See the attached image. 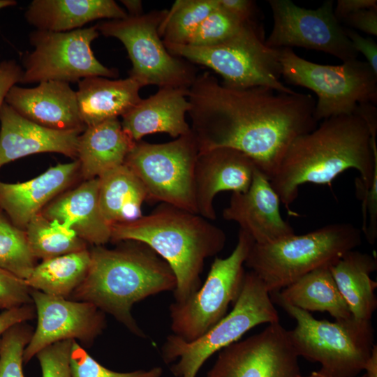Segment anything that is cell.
<instances>
[{
	"mask_svg": "<svg viewBox=\"0 0 377 377\" xmlns=\"http://www.w3.org/2000/svg\"><path fill=\"white\" fill-rule=\"evenodd\" d=\"M168 52L191 64L205 66L223 77V84L237 89L266 87L293 94L281 81L279 49L267 46L256 21L228 40L214 46L165 45Z\"/></svg>",
	"mask_w": 377,
	"mask_h": 377,
	"instance_id": "cell-8",
	"label": "cell"
},
{
	"mask_svg": "<svg viewBox=\"0 0 377 377\" xmlns=\"http://www.w3.org/2000/svg\"><path fill=\"white\" fill-rule=\"evenodd\" d=\"M298 357L279 321L221 350L207 377H300Z\"/></svg>",
	"mask_w": 377,
	"mask_h": 377,
	"instance_id": "cell-15",
	"label": "cell"
},
{
	"mask_svg": "<svg viewBox=\"0 0 377 377\" xmlns=\"http://www.w3.org/2000/svg\"><path fill=\"white\" fill-rule=\"evenodd\" d=\"M355 184L357 195L362 200L361 231L367 242L374 244L377 238V172L369 188L364 187L359 177L356 178Z\"/></svg>",
	"mask_w": 377,
	"mask_h": 377,
	"instance_id": "cell-38",
	"label": "cell"
},
{
	"mask_svg": "<svg viewBox=\"0 0 377 377\" xmlns=\"http://www.w3.org/2000/svg\"><path fill=\"white\" fill-rule=\"evenodd\" d=\"M79 168V161L76 160L52 166L24 182L0 181V208L15 226L24 230L31 219L70 185Z\"/></svg>",
	"mask_w": 377,
	"mask_h": 377,
	"instance_id": "cell-21",
	"label": "cell"
},
{
	"mask_svg": "<svg viewBox=\"0 0 377 377\" xmlns=\"http://www.w3.org/2000/svg\"><path fill=\"white\" fill-rule=\"evenodd\" d=\"M199 148L192 131L165 143L135 142L124 164L136 175L147 200L197 213L194 172Z\"/></svg>",
	"mask_w": 377,
	"mask_h": 377,
	"instance_id": "cell-11",
	"label": "cell"
},
{
	"mask_svg": "<svg viewBox=\"0 0 377 377\" xmlns=\"http://www.w3.org/2000/svg\"><path fill=\"white\" fill-rule=\"evenodd\" d=\"M279 321L278 311L264 282L245 272L241 293L232 311L198 339L187 342L174 334L163 345L161 355L175 377H196L205 362L238 340L253 327Z\"/></svg>",
	"mask_w": 377,
	"mask_h": 377,
	"instance_id": "cell-7",
	"label": "cell"
},
{
	"mask_svg": "<svg viewBox=\"0 0 377 377\" xmlns=\"http://www.w3.org/2000/svg\"><path fill=\"white\" fill-rule=\"evenodd\" d=\"M253 21H240L219 6L200 23L186 45L198 47L219 45L236 36Z\"/></svg>",
	"mask_w": 377,
	"mask_h": 377,
	"instance_id": "cell-34",
	"label": "cell"
},
{
	"mask_svg": "<svg viewBox=\"0 0 377 377\" xmlns=\"http://www.w3.org/2000/svg\"><path fill=\"white\" fill-rule=\"evenodd\" d=\"M121 2L126 8L128 15L131 17L138 16L143 14L142 1L140 0H121Z\"/></svg>",
	"mask_w": 377,
	"mask_h": 377,
	"instance_id": "cell-46",
	"label": "cell"
},
{
	"mask_svg": "<svg viewBox=\"0 0 377 377\" xmlns=\"http://www.w3.org/2000/svg\"><path fill=\"white\" fill-rule=\"evenodd\" d=\"M37 325L23 355L28 363L44 348L57 342L80 341L91 346L106 325L105 313L82 301L57 297L31 289Z\"/></svg>",
	"mask_w": 377,
	"mask_h": 377,
	"instance_id": "cell-16",
	"label": "cell"
},
{
	"mask_svg": "<svg viewBox=\"0 0 377 377\" xmlns=\"http://www.w3.org/2000/svg\"><path fill=\"white\" fill-rule=\"evenodd\" d=\"M329 268L351 316L357 320H371L377 307V283L370 276L377 269L376 258L354 249Z\"/></svg>",
	"mask_w": 377,
	"mask_h": 377,
	"instance_id": "cell-27",
	"label": "cell"
},
{
	"mask_svg": "<svg viewBox=\"0 0 377 377\" xmlns=\"http://www.w3.org/2000/svg\"><path fill=\"white\" fill-rule=\"evenodd\" d=\"M372 8H377L376 0H339L334 8V13L341 23L345 17L353 13Z\"/></svg>",
	"mask_w": 377,
	"mask_h": 377,
	"instance_id": "cell-45",
	"label": "cell"
},
{
	"mask_svg": "<svg viewBox=\"0 0 377 377\" xmlns=\"http://www.w3.org/2000/svg\"><path fill=\"white\" fill-rule=\"evenodd\" d=\"M279 51L281 76L316 94L317 121L353 114L360 104L376 103L377 74L367 62L357 59L337 66L319 64L299 57L292 48Z\"/></svg>",
	"mask_w": 377,
	"mask_h": 377,
	"instance_id": "cell-9",
	"label": "cell"
},
{
	"mask_svg": "<svg viewBox=\"0 0 377 377\" xmlns=\"http://www.w3.org/2000/svg\"><path fill=\"white\" fill-rule=\"evenodd\" d=\"M134 142L118 118L87 126L79 135L77 160L86 179L98 178L125 162Z\"/></svg>",
	"mask_w": 377,
	"mask_h": 377,
	"instance_id": "cell-26",
	"label": "cell"
},
{
	"mask_svg": "<svg viewBox=\"0 0 377 377\" xmlns=\"http://www.w3.org/2000/svg\"><path fill=\"white\" fill-rule=\"evenodd\" d=\"M33 332L32 327L24 322L3 333L0 343V377H24V351Z\"/></svg>",
	"mask_w": 377,
	"mask_h": 377,
	"instance_id": "cell-35",
	"label": "cell"
},
{
	"mask_svg": "<svg viewBox=\"0 0 377 377\" xmlns=\"http://www.w3.org/2000/svg\"><path fill=\"white\" fill-rule=\"evenodd\" d=\"M142 86L128 77L110 80L91 76L78 82V109L86 127L122 117L140 101Z\"/></svg>",
	"mask_w": 377,
	"mask_h": 377,
	"instance_id": "cell-25",
	"label": "cell"
},
{
	"mask_svg": "<svg viewBox=\"0 0 377 377\" xmlns=\"http://www.w3.org/2000/svg\"><path fill=\"white\" fill-rule=\"evenodd\" d=\"M188 90L159 88L121 117L122 128L134 142L156 133H168L175 138L188 133L191 129L186 120L191 108Z\"/></svg>",
	"mask_w": 377,
	"mask_h": 377,
	"instance_id": "cell-22",
	"label": "cell"
},
{
	"mask_svg": "<svg viewBox=\"0 0 377 377\" xmlns=\"http://www.w3.org/2000/svg\"><path fill=\"white\" fill-rule=\"evenodd\" d=\"M35 259L24 230L0 211V267L25 281L36 265Z\"/></svg>",
	"mask_w": 377,
	"mask_h": 377,
	"instance_id": "cell-33",
	"label": "cell"
},
{
	"mask_svg": "<svg viewBox=\"0 0 377 377\" xmlns=\"http://www.w3.org/2000/svg\"><path fill=\"white\" fill-rule=\"evenodd\" d=\"M268 3L273 27L265 40L267 46L322 51L343 62L357 59L359 54L334 15L333 1H326L316 9L298 6L290 0H269Z\"/></svg>",
	"mask_w": 377,
	"mask_h": 377,
	"instance_id": "cell-14",
	"label": "cell"
},
{
	"mask_svg": "<svg viewBox=\"0 0 377 377\" xmlns=\"http://www.w3.org/2000/svg\"><path fill=\"white\" fill-rule=\"evenodd\" d=\"M24 16L38 30L66 32L94 20L124 19L128 14L113 0H34Z\"/></svg>",
	"mask_w": 377,
	"mask_h": 377,
	"instance_id": "cell-24",
	"label": "cell"
},
{
	"mask_svg": "<svg viewBox=\"0 0 377 377\" xmlns=\"http://www.w3.org/2000/svg\"><path fill=\"white\" fill-rule=\"evenodd\" d=\"M300 377H325L324 375H323L322 374H320L318 371H313L312 372L310 375L307 376H300ZM360 377H367V376L365 374L362 375V376H360Z\"/></svg>",
	"mask_w": 377,
	"mask_h": 377,
	"instance_id": "cell-49",
	"label": "cell"
},
{
	"mask_svg": "<svg viewBox=\"0 0 377 377\" xmlns=\"http://www.w3.org/2000/svg\"><path fill=\"white\" fill-rule=\"evenodd\" d=\"M254 240L239 229L237 243L226 258H215L200 288L182 302L170 306L172 334L193 341L212 327L237 301L243 286L244 263Z\"/></svg>",
	"mask_w": 377,
	"mask_h": 377,
	"instance_id": "cell-12",
	"label": "cell"
},
{
	"mask_svg": "<svg viewBox=\"0 0 377 377\" xmlns=\"http://www.w3.org/2000/svg\"><path fill=\"white\" fill-rule=\"evenodd\" d=\"M219 6L218 0H177L159 27L164 45H186L200 23Z\"/></svg>",
	"mask_w": 377,
	"mask_h": 377,
	"instance_id": "cell-32",
	"label": "cell"
},
{
	"mask_svg": "<svg viewBox=\"0 0 377 377\" xmlns=\"http://www.w3.org/2000/svg\"><path fill=\"white\" fill-rule=\"evenodd\" d=\"M274 293L286 302L306 311L327 312L337 320L352 316L329 267L316 269Z\"/></svg>",
	"mask_w": 377,
	"mask_h": 377,
	"instance_id": "cell-29",
	"label": "cell"
},
{
	"mask_svg": "<svg viewBox=\"0 0 377 377\" xmlns=\"http://www.w3.org/2000/svg\"><path fill=\"white\" fill-rule=\"evenodd\" d=\"M188 99L191 129L199 152L219 147L236 149L269 179L290 143L318 126L311 95L266 87L232 88L209 71L197 75L188 88Z\"/></svg>",
	"mask_w": 377,
	"mask_h": 377,
	"instance_id": "cell-1",
	"label": "cell"
},
{
	"mask_svg": "<svg viewBox=\"0 0 377 377\" xmlns=\"http://www.w3.org/2000/svg\"><path fill=\"white\" fill-rule=\"evenodd\" d=\"M16 4L17 1L15 0H0V10Z\"/></svg>",
	"mask_w": 377,
	"mask_h": 377,
	"instance_id": "cell-48",
	"label": "cell"
},
{
	"mask_svg": "<svg viewBox=\"0 0 377 377\" xmlns=\"http://www.w3.org/2000/svg\"><path fill=\"white\" fill-rule=\"evenodd\" d=\"M73 230L87 244L103 246L111 240V226L98 202V178L86 180L60 195L40 212Z\"/></svg>",
	"mask_w": 377,
	"mask_h": 377,
	"instance_id": "cell-23",
	"label": "cell"
},
{
	"mask_svg": "<svg viewBox=\"0 0 377 377\" xmlns=\"http://www.w3.org/2000/svg\"><path fill=\"white\" fill-rule=\"evenodd\" d=\"M111 229V240L144 243L167 262L176 278L173 292L177 302L185 301L200 288L205 260L220 253L226 241L224 231L209 220L165 203Z\"/></svg>",
	"mask_w": 377,
	"mask_h": 377,
	"instance_id": "cell-4",
	"label": "cell"
},
{
	"mask_svg": "<svg viewBox=\"0 0 377 377\" xmlns=\"http://www.w3.org/2000/svg\"><path fill=\"white\" fill-rule=\"evenodd\" d=\"M341 22L366 34L377 36V8L364 9L345 17Z\"/></svg>",
	"mask_w": 377,
	"mask_h": 377,
	"instance_id": "cell-40",
	"label": "cell"
},
{
	"mask_svg": "<svg viewBox=\"0 0 377 377\" xmlns=\"http://www.w3.org/2000/svg\"><path fill=\"white\" fill-rule=\"evenodd\" d=\"M24 232L33 256L42 260L87 249V243L73 230L41 213L31 219Z\"/></svg>",
	"mask_w": 377,
	"mask_h": 377,
	"instance_id": "cell-31",
	"label": "cell"
},
{
	"mask_svg": "<svg viewBox=\"0 0 377 377\" xmlns=\"http://www.w3.org/2000/svg\"><path fill=\"white\" fill-rule=\"evenodd\" d=\"M90 263L87 249L42 260L25 281L31 289L70 299L87 276Z\"/></svg>",
	"mask_w": 377,
	"mask_h": 377,
	"instance_id": "cell-30",
	"label": "cell"
},
{
	"mask_svg": "<svg viewBox=\"0 0 377 377\" xmlns=\"http://www.w3.org/2000/svg\"><path fill=\"white\" fill-rule=\"evenodd\" d=\"M269 295L272 302L296 321L288 332L299 357L320 363L318 371L325 377H356L365 371L375 346L371 320L353 316L334 322L319 320L310 312L286 302L276 293Z\"/></svg>",
	"mask_w": 377,
	"mask_h": 377,
	"instance_id": "cell-6",
	"label": "cell"
},
{
	"mask_svg": "<svg viewBox=\"0 0 377 377\" xmlns=\"http://www.w3.org/2000/svg\"><path fill=\"white\" fill-rule=\"evenodd\" d=\"M367 377H377V346L375 344L371 357L365 368Z\"/></svg>",
	"mask_w": 377,
	"mask_h": 377,
	"instance_id": "cell-47",
	"label": "cell"
},
{
	"mask_svg": "<svg viewBox=\"0 0 377 377\" xmlns=\"http://www.w3.org/2000/svg\"><path fill=\"white\" fill-rule=\"evenodd\" d=\"M98 178V202L101 213L110 226L134 221L142 216L146 191L124 163Z\"/></svg>",
	"mask_w": 377,
	"mask_h": 377,
	"instance_id": "cell-28",
	"label": "cell"
},
{
	"mask_svg": "<svg viewBox=\"0 0 377 377\" xmlns=\"http://www.w3.org/2000/svg\"><path fill=\"white\" fill-rule=\"evenodd\" d=\"M70 365L71 377H161L163 371L160 367L129 372L112 371L94 359L76 341L72 343Z\"/></svg>",
	"mask_w": 377,
	"mask_h": 377,
	"instance_id": "cell-36",
	"label": "cell"
},
{
	"mask_svg": "<svg viewBox=\"0 0 377 377\" xmlns=\"http://www.w3.org/2000/svg\"><path fill=\"white\" fill-rule=\"evenodd\" d=\"M371 137L357 112L323 119L313 131L297 137L269 179L281 202L290 212L300 186L330 184L350 168L360 172L361 182L369 188L377 172V149H373Z\"/></svg>",
	"mask_w": 377,
	"mask_h": 377,
	"instance_id": "cell-2",
	"label": "cell"
},
{
	"mask_svg": "<svg viewBox=\"0 0 377 377\" xmlns=\"http://www.w3.org/2000/svg\"><path fill=\"white\" fill-rule=\"evenodd\" d=\"M35 316L36 311L33 304L3 311L0 313V343L7 330L16 324L27 322Z\"/></svg>",
	"mask_w": 377,
	"mask_h": 377,
	"instance_id": "cell-43",
	"label": "cell"
},
{
	"mask_svg": "<svg viewBox=\"0 0 377 377\" xmlns=\"http://www.w3.org/2000/svg\"><path fill=\"white\" fill-rule=\"evenodd\" d=\"M280 202L269 178L256 167L249 188L232 193L222 216L237 223L255 243L269 244L295 233L281 216Z\"/></svg>",
	"mask_w": 377,
	"mask_h": 377,
	"instance_id": "cell-17",
	"label": "cell"
},
{
	"mask_svg": "<svg viewBox=\"0 0 377 377\" xmlns=\"http://www.w3.org/2000/svg\"><path fill=\"white\" fill-rule=\"evenodd\" d=\"M0 167L20 158L45 152L77 158L76 131H57L18 114L5 102L0 110Z\"/></svg>",
	"mask_w": 377,
	"mask_h": 377,
	"instance_id": "cell-20",
	"label": "cell"
},
{
	"mask_svg": "<svg viewBox=\"0 0 377 377\" xmlns=\"http://www.w3.org/2000/svg\"><path fill=\"white\" fill-rule=\"evenodd\" d=\"M346 34L355 50L362 53L374 72L377 74V44L371 37H363L355 30L345 29Z\"/></svg>",
	"mask_w": 377,
	"mask_h": 377,
	"instance_id": "cell-41",
	"label": "cell"
},
{
	"mask_svg": "<svg viewBox=\"0 0 377 377\" xmlns=\"http://www.w3.org/2000/svg\"><path fill=\"white\" fill-rule=\"evenodd\" d=\"M220 8L242 22L253 21L256 3L250 0H218Z\"/></svg>",
	"mask_w": 377,
	"mask_h": 377,
	"instance_id": "cell-44",
	"label": "cell"
},
{
	"mask_svg": "<svg viewBox=\"0 0 377 377\" xmlns=\"http://www.w3.org/2000/svg\"><path fill=\"white\" fill-rule=\"evenodd\" d=\"M72 340L62 341L50 345L36 355L42 377H71L70 355Z\"/></svg>",
	"mask_w": 377,
	"mask_h": 377,
	"instance_id": "cell-37",
	"label": "cell"
},
{
	"mask_svg": "<svg viewBox=\"0 0 377 377\" xmlns=\"http://www.w3.org/2000/svg\"><path fill=\"white\" fill-rule=\"evenodd\" d=\"M362 234L351 223H337L269 244L254 242L244 265L264 282L269 293L277 292L355 249L362 244Z\"/></svg>",
	"mask_w": 377,
	"mask_h": 377,
	"instance_id": "cell-5",
	"label": "cell"
},
{
	"mask_svg": "<svg viewBox=\"0 0 377 377\" xmlns=\"http://www.w3.org/2000/svg\"><path fill=\"white\" fill-rule=\"evenodd\" d=\"M98 36L96 24L66 32L32 31L29 42L34 50L22 57L20 83H70L91 76L117 77V69L105 66L92 51L91 43Z\"/></svg>",
	"mask_w": 377,
	"mask_h": 377,
	"instance_id": "cell-13",
	"label": "cell"
},
{
	"mask_svg": "<svg viewBox=\"0 0 377 377\" xmlns=\"http://www.w3.org/2000/svg\"><path fill=\"white\" fill-rule=\"evenodd\" d=\"M23 71L15 60L0 62V110L12 87L20 82Z\"/></svg>",
	"mask_w": 377,
	"mask_h": 377,
	"instance_id": "cell-42",
	"label": "cell"
},
{
	"mask_svg": "<svg viewBox=\"0 0 377 377\" xmlns=\"http://www.w3.org/2000/svg\"><path fill=\"white\" fill-rule=\"evenodd\" d=\"M168 10L109 20L96 24L98 32L124 45L132 64L129 77L142 87L188 89L198 74L193 64L171 54L158 32Z\"/></svg>",
	"mask_w": 377,
	"mask_h": 377,
	"instance_id": "cell-10",
	"label": "cell"
},
{
	"mask_svg": "<svg viewBox=\"0 0 377 377\" xmlns=\"http://www.w3.org/2000/svg\"><path fill=\"white\" fill-rule=\"evenodd\" d=\"M5 103L24 118L47 128L82 133L87 128L80 114L76 92L67 82L45 81L31 88L15 84Z\"/></svg>",
	"mask_w": 377,
	"mask_h": 377,
	"instance_id": "cell-19",
	"label": "cell"
},
{
	"mask_svg": "<svg viewBox=\"0 0 377 377\" xmlns=\"http://www.w3.org/2000/svg\"><path fill=\"white\" fill-rule=\"evenodd\" d=\"M33 304L26 281L0 267V309L4 311Z\"/></svg>",
	"mask_w": 377,
	"mask_h": 377,
	"instance_id": "cell-39",
	"label": "cell"
},
{
	"mask_svg": "<svg viewBox=\"0 0 377 377\" xmlns=\"http://www.w3.org/2000/svg\"><path fill=\"white\" fill-rule=\"evenodd\" d=\"M126 242L115 249L95 246L90 251L88 273L71 300L95 305L144 338L145 332L132 315L133 306L148 297L174 291L177 281L167 262L149 246Z\"/></svg>",
	"mask_w": 377,
	"mask_h": 377,
	"instance_id": "cell-3",
	"label": "cell"
},
{
	"mask_svg": "<svg viewBox=\"0 0 377 377\" xmlns=\"http://www.w3.org/2000/svg\"><path fill=\"white\" fill-rule=\"evenodd\" d=\"M256 165L242 152L219 147L199 152L194 172L197 213L209 221L216 219L215 196L221 191H246Z\"/></svg>",
	"mask_w": 377,
	"mask_h": 377,
	"instance_id": "cell-18",
	"label": "cell"
}]
</instances>
